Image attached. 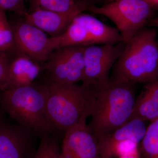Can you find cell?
Instances as JSON below:
<instances>
[{"label":"cell","instance_id":"6da1fadb","mask_svg":"<svg viewBox=\"0 0 158 158\" xmlns=\"http://www.w3.org/2000/svg\"><path fill=\"white\" fill-rule=\"evenodd\" d=\"M134 85L111 80L90 90L91 121L88 125L97 138L127 123L135 101Z\"/></svg>","mask_w":158,"mask_h":158},{"label":"cell","instance_id":"7a4b0ae2","mask_svg":"<svg viewBox=\"0 0 158 158\" xmlns=\"http://www.w3.org/2000/svg\"><path fill=\"white\" fill-rule=\"evenodd\" d=\"M47 98V82L45 80L35 81L30 85L3 90L0 106L11 119L32 130L40 138L50 134H60L49 116Z\"/></svg>","mask_w":158,"mask_h":158},{"label":"cell","instance_id":"3957f363","mask_svg":"<svg viewBox=\"0 0 158 158\" xmlns=\"http://www.w3.org/2000/svg\"><path fill=\"white\" fill-rule=\"evenodd\" d=\"M111 80L131 84L149 83L158 77V45L154 29H142L125 44Z\"/></svg>","mask_w":158,"mask_h":158},{"label":"cell","instance_id":"277c9868","mask_svg":"<svg viewBox=\"0 0 158 158\" xmlns=\"http://www.w3.org/2000/svg\"><path fill=\"white\" fill-rule=\"evenodd\" d=\"M46 81L49 116L57 131L64 135L68 130L86 121L90 116V90L82 85Z\"/></svg>","mask_w":158,"mask_h":158},{"label":"cell","instance_id":"5b68a950","mask_svg":"<svg viewBox=\"0 0 158 158\" xmlns=\"http://www.w3.org/2000/svg\"><path fill=\"white\" fill-rule=\"evenodd\" d=\"M153 8L146 0H116L98 7L91 5L88 10L112 21L126 44L152 18Z\"/></svg>","mask_w":158,"mask_h":158},{"label":"cell","instance_id":"8992f818","mask_svg":"<svg viewBox=\"0 0 158 158\" xmlns=\"http://www.w3.org/2000/svg\"><path fill=\"white\" fill-rule=\"evenodd\" d=\"M55 49L65 46H85L123 42L117 29L90 15L81 14L74 17L68 28L60 36L52 37Z\"/></svg>","mask_w":158,"mask_h":158},{"label":"cell","instance_id":"52a82bcc","mask_svg":"<svg viewBox=\"0 0 158 158\" xmlns=\"http://www.w3.org/2000/svg\"><path fill=\"white\" fill-rule=\"evenodd\" d=\"M46 81L61 84L83 81L85 74L84 46L70 45L54 50L43 63Z\"/></svg>","mask_w":158,"mask_h":158},{"label":"cell","instance_id":"ba28073f","mask_svg":"<svg viewBox=\"0 0 158 158\" xmlns=\"http://www.w3.org/2000/svg\"><path fill=\"white\" fill-rule=\"evenodd\" d=\"M37 138L36 133L11 119L0 106V158H33Z\"/></svg>","mask_w":158,"mask_h":158},{"label":"cell","instance_id":"9c48e42d","mask_svg":"<svg viewBox=\"0 0 158 158\" xmlns=\"http://www.w3.org/2000/svg\"><path fill=\"white\" fill-rule=\"evenodd\" d=\"M125 44H107L84 46L85 74L82 85L100 87L110 81L109 72L122 53Z\"/></svg>","mask_w":158,"mask_h":158},{"label":"cell","instance_id":"30bf717a","mask_svg":"<svg viewBox=\"0 0 158 158\" xmlns=\"http://www.w3.org/2000/svg\"><path fill=\"white\" fill-rule=\"evenodd\" d=\"M11 24L20 55L27 56L37 63H43L55 49L52 37H48L44 31L24 19H18Z\"/></svg>","mask_w":158,"mask_h":158},{"label":"cell","instance_id":"8fae6325","mask_svg":"<svg viewBox=\"0 0 158 158\" xmlns=\"http://www.w3.org/2000/svg\"><path fill=\"white\" fill-rule=\"evenodd\" d=\"M145 122L137 119L130 120L98 138L100 158H117L138 147L147 129Z\"/></svg>","mask_w":158,"mask_h":158},{"label":"cell","instance_id":"7c38bea8","mask_svg":"<svg viewBox=\"0 0 158 158\" xmlns=\"http://www.w3.org/2000/svg\"><path fill=\"white\" fill-rule=\"evenodd\" d=\"M91 4L88 0H83L79 6L70 11L58 12L40 8L31 10L24 16V19L50 34L56 37L63 34L75 16L88 10Z\"/></svg>","mask_w":158,"mask_h":158},{"label":"cell","instance_id":"4fadbf2b","mask_svg":"<svg viewBox=\"0 0 158 158\" xmlns=\"http://www.w3.org/2000/svg\"><path fill=\"white\" fill-rule=\"evenodd\" d=\"M61 154L65 158H100L98 140L86 121L65 132Z\"/></svg>","mask_w":158,"mask_h":158},{"label":"cell","instance_id":"5bb4252c","mask_svg":"<svg viewBox=\"0 0 158 158\" xmlns=\"http://www.w3.org/2000/svg\"><path fill=\"white\" fill-rule=\"evenodd\" d=\"M145 84L143 92L135 99L128 122L134 119L151 122L158 118V77Z\"/></svg>","mask_w":158,"mask_h":158},{"label":"cell","instance_id":"9a60e30c","mask_svg":"<svg viewBox=\"0 0 158 158\" xmlns=\"http://www.w3.org/2000/svg\"><path fill=\"white\" fill-rule=\"evenodd\" d=\"M41 69L39 63L27 56L21 55L15 57L10 63L6 88L30 85L35 81Z\"/></svg>","mask_w":158,"mask_h":158},{"label":"cell","instance_id":"2e32d148","mask_svg":"<svg viewBox=\"0 0 158 158\" xmlns=\"http://www.w3.org/2000/svg\"><path fill=\"white\" fill-rule=\"evenodd\" d=\"M0 51L6 54L11 59L21 56L18 52L14 33L11 24L8 21L6 11L0 9Z\"/></svg>","mask_w":158,"mask_h":158},{"label":"cell","instance_id":"e0dca14e","mask_svg":"<svg viewBox=\"0 0 158 158\" xmlns=\"http://www.w3.org/2000/svg\"><path fill=\"white\" fill-rule=\"evenodd\" d=\"M138 149L141 158H158V118L147 127Z\"/></svg>","mask_w":158,"mask_h":158},{"label":"cell","instance_id":"ac0fdd59","mask_svg":"<svg viewBox=\"0 0 158 158\" xmlns=\"http://www.w3.org/2000/svg\"><path fill=\"white\" fill-rule=\"evenodd\" d=\"M61 135L50 134L40 138L39 145L33 158H57L61 153L59 141Z\"/></svg>","mask_w":158,"mask_h":158},{"label":"cell","instance_id":"d6986e66","mask_svg":"<svg viewBox=\"0 0 158 158\" xmlns=\"http://www.w3.org/2000/svg\"><path fill=\"white\" fill-rule=\"evenodd\" d=\"M31 10L40 8L58 11L66 12L79 6L83 0H29Z\"/></svg>","mask_w":158,"mask_h":158},{"label":"cell","instance_id":"ffe728a7","mask_svg":"<svg viewBox=\"0 0 158 158\" xmlns=\"http://www.w3.org/2000/svg\"><path fill=\"white\" fill-rule=\"evenodd\" d=\"M0 9L12 11L23 17L29 12L25 5L24 0H0Z\"/></svg>","mask_w":158,"mask_h":158},{"label":"cell","instance_id":"44dd1931","mask_svg":"<svg viewBox=\"0 0 158 158\" xmlns=\"http://www.w3.org/2000/svg\"><path fill=\"white\" fill-rule=\"evenodd\" d=\"M12 60L6 54L0 51V90L7 88L9 80V67Z\"/></svg>","mask_w":158,"mask_h":158},{"label":"cell","instance_id":"7402d4cb","mask_svg":"<svg viewBox=\"0 0 158 158\" xmlns=\"http://www.w3.org/2000/svg\"><path fill=\"white\" fill-rule=\"evenodd\" d=\"M117 158H141L138 149V146L131 151Z\"/></svg>","mask_w":158,"mask_h":158},{"label":"cell","instance_id":"603a6c76","mask_svg":"<svg viewBox=\"0 0 158 158\" xmlns=\"http://www.w3.org/2000/svg\"><path fill=\"white\" fill-rule=\"evenodd\" d=\"M148 23L151 26L158 27V15L155 17H152L148 21Z\"/></svg>","mask_w":158,"mask_h":158},{"label":"cell","instance_id":"cb8c5ba5","mask_svg":"<svg viewBox=\"0 0 158 158\" xmlns=\"http://www.w3.org/2000/svg\"><path fill=\"white\" fill-rule=\"evenodd\" d=\"M153 7H158V0H146Z\"/></svg>","mask_w":158,"mask_h":158},{"label":"cell","instance_id":"d4e9b609","mask_svg":"<svg viewBox=\"0 0 158 158\" xmlns=\"http://www.w3.org/2000/svg\"><path fill=\"white\" fill-rule=\"evenodd\" d=\"M3 91L0 90V102H1V98H2V94Z\"/></svg>","mask_w":158,"mask_h":158},{"label":"cell","instance_id":"484cf974","mask_svg":"<svg viewBox=\"0 0 158 158\" xmlns=\"http://www.w3.org/2000/svg\"><path fill=\"white\" fill-rule=\"evenodd\" d=\"M115 1H116V0H106V3L110 2H112Z\"/></svg>","mask_w":158,"mask_h":158},{"label":"cell","instance_id":"4316f807","mask_svg":"<svg viewBox=\"0 0 158 158\" xmlns=\"http://www.w3.org/2000/svg\"><path fill=\"white\" fill-rule=\"evenodd\" d=\"M57 158H65L62 155V154H61V153H60V155Z\"/></svg>","mask_w":158,"mask_h":158}]
</instances>
